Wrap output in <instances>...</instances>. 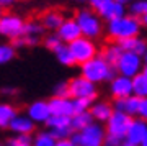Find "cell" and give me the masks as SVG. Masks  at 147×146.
Returning <instances> with one entry per match:
<instances>
[{"label":"cell","instance_id":"6da1fadb","mask_svg":"<svg viewBox=\"0 0 147 146\" xmlns=\"http://www.w3.org/2000/svg\"><path fill=\"white\" fill-rule=\"evenodd\" d=\"M80 76L96 85V84L110 82L116 76V69L111 64L106 63L100 54H96L90 61L80 64Z\"/></svg>","mask_w":147,"mask_h":146},{"label":"cell","instance_id":"7a4b0ae2","mask_svg":"<svg viewBox=\"0 0 147 146\" xmlns=\"http://www.w3.org/2000/svg\"><path fill=\"white\" fill-rule=\"evenodd\" d=\"M141 20L132 15H123L116 20L108 21L106 26V33L113 41H121V40H127V38L139 36L141 33Z\"/></svg>","mask_w":147,"mask_h":146},{"label":"cell","instance_id":"3957f363","mask_svg":"<svg viewBox=\"0 0 147 146\" xmlns=\"http://www.w3.org/2000/svg\"><path fill=\"white\" fill-rule=\"evenodd\" d=\"M74 20L77 21L82 36L90 38V40H96L98 36H101L103 23H101V18L96 15V12L88 10V8H82V10L75 13Z\"/></svg>","mask_w":147,"mask_h":146},{"label":"cell","instance_id":"277c9868","mask_svg":"<svg viewBox=\"0 0 147 146\" xmlns=\"http://www.w3.org/2000/svg\"><path fill=\"white\" fill-rule=\"evenodd\" d=\"M106 131L105 125L92 121L88 126H85L84 130L74 131L70 135V140L77 146H103Z\"/></svg>","mask_w":147,"mask_h":146},{"label":"cell","instance_id":"5b68a950","mask_svg":"<svg viewBox=\"0 0 147 146\" xmlns=\"http://www.w3.org/2000/svg\"><path fill=\"white\" fill-rule=\"evenodd\" d=\"M69 49L72 53L75 64H79V66L90 61L92 57L98 54V46H96L95 40H90V38H85V36H80L75 41L69 43Z\"/></svg>","mask_w":147,"mask_h":146},{"label":"cell","instance_id":"8992f818","mask_svg":"<svg viewBox=\"0 0 147 146\" xmlns=\"http://www.w3.org/2000/svg\"><path fill=\"white\" fill-rule=\"evenodd\" d=\"M142 68H144L142 56L134 54V53H127V51H123V54L118 59V63L115 64L116 74L129 77V79H132L134 76L142 72Z\"/></svg>","mask_w":147,"mask_h":146},{"label":"cell","instance_id":"52a82bcc","mask_svg":"<svg viewBox=\"0 0 147 146\" xmlns=\"http://www.w3.org/2000/svg\"><path fill=\"white\" fill-rule=\"evenodd\" d=\"M69 84V97L70 99H88L95 100L98 95V89L93 82L87 81L82 76H75L70 81H67Z\"/></svg>","mask_w":147,"mask_h":146},{"label":"cell","instance_id":"ba28073f","mask_svg":"<svg viewBox=\"0 0 147 146\" xmlns=\"http://www.w3.org/2000/svg\"><path fill=\"white\" fill-rule=\"evenodd\" d=\"M23 28H25V20L20 15L3 13L0 16V36L13 41L16 38L23 36Z\"/></svg>","mask_w":147,"mask_h":146},{"label":"cell","instance_id":"9c48e42d","mask_svg":"<svg viewBox=\"0 0 147 146\" xmlns=\"http://www.w3.org/2000/svg\"><path fill=\"white\" fill-rule=\"evenodd\" d=\"M131 117L126 113H121V112H113L111 117L108 118V121L105 123V131L106 135L115 136V138H121L124 140L126 136V131L129 128V123H131Z\"/></svg>","mask_w":147,"mask_h":146},{"label":"cell","instance_id":"30bf717a","mask_svg":"<svg viewBox=\"0 0 147 146\" xmlns=\"http://www.w3.org/2000/svg\"><path fill=\"white\" fill-rule=\"evenodd\" d=\"M47 131L57 140H67L74 131L70 128V117H61V115H51L46 121Z\"/></svg>","mask_w":147,"mask_h":146},{"label":"cell","instance_id":"8fae6325","mask_svg":"<svg viewBox=\"0 0 147 146\" xmlns=\"http://www.w3.org/2000/svg\"><path fill=\"white\" fill-rule=\"evenodd\" d=\"M26 115L30 117V120L34 125H46V121L49 120V117L53 113H51L47 100L38 99V100H33L26 107Z\"/></svg>","mask_w":147,"mask_h":146},{"label":"cell","instance_id":"7c38bea8","mask_svg":"<svg viewBox=\"0 0 147 146\" xmlns=\"http://www.w3.org/2000/svg\"><path fill=\"white\" fill-rule=\"evenodd\" d=\"M146 135H147V121H144L139 117H134L131 120V123H129L127 131H126L124 143L132 145V146H139Z\"/></svg>","mask_w":147,"mask_h":146},{"label":"cell","instance_id":"4fadbf2b","mask_svg":"<svg viewBox=\"0 0 147 146\" xmlns=\"http://www.w3.org/2000/svg\"><path fill=\"white\" fill-rule=\"evenodd\" d=\"M110 94L113 99H124L132 95V81L129 77L116 74L110 81Z\"/></svg>","mask_w":147,"mask_h":146},{"label":"cell","instance_id":"5bb4252c","mask_svg":"<svg viewBox=\"0 0 147 146\" xmlns=\"http://www.w3.org/2000/svg\"><path fill=\"white\" fill-rule=\"evenodd\" d=\"M56 35H57L59 40L62 43H65V44L75 41L77 38L82 36L79 25H77V21L74 20V18H65V20L62 21V25L56 30Z\"/></svg>","mask_w":147,"mask_h":146},{"label":"cell","instance_id":"9a60e30c","mask_svg":"<svg viewBox=\"0 0 147 146\" xmlns=\"http://www.w3.org/2000/svg\"><path fill=\"white\" fill-rule=\"evenodd\" d=\"M8 130L13 135H33L36 130V125L30 120L26 113H16V117L11 120Z\"/></svg>","mask_w":147,"mask_h":146},{"label":"cell","instance_id":"2e32d148","mask_svg":"<svg viewBox=\"0 0 147 146\" xmlns=\"http://www.w3.org/2000/svg\"><path fill=\"white\" fill-rule=\"evenodd\" d=\"M88 112H90V115H92L93 121L105 125L106 121H108V118L111 117V113L115 112V108H113V104H110V102L98 100V102H93V104L90 105Z\"/></svg>","mask_w":147,"mask_h":146},{"label":"cell","instance_id":"e0dca14e","mask_svg":"<svg viewBox=\"0 0 147 146\" xmlns=\"http://www.w3.org/2000/svg\"><path fill=\"white\" fill-rule=\"evenodd\" d=\"M51 113L53 115H61V117H72L74 115V107H72V99L70 97H51L47 100Z\"/></svg>","mask_w":147,"mask_h":146},{"label":"cell","instance_id":"ac0fdd59","mask_svg":"<svg viewBox=\"0 0 147 146\" xmlns=\"http://www.w3.org/2000/svg\"><path fill=\"white\" fill-rule=\"evenodd\" d=\"M139 104H141V99H137L134 95H129V97H124V99H115L113 108H115L116 112L126 113V115H129L131 118H134V117H137Z\"/></svg>","mask_w":147,"mask_h":146},{"label":"cell","instance_id":"d6986e66","mask_svg":"<svg viewBox=\"0 0 147 146\" xmlns=\"http://www.w3.org/2000/svg\"><path fill=\"white\" fill-rule=\"evenodd\" d=\"M96 15L100 16L101 20L111 21V20H116V18H119L123 15H126V7L118 3V2H115V0H111L103 8H100V10L96 12Z\"/></svg>","mask_w":147,"mask_h":146},{"label":"cell","instance_id":"ffe728a7","mask_svg":"<svg viewBox=\"0 0 147 146\" xmlns=\"http://www.w3.org/2000/svg\"><path fill=\"white\" fill-rule=\"evenodd\" d=\"M65 20V16L61 13L59 10H47L41 15V25L44 26V30H51L53 33H56L59 26L62 25V21Z\"/></svg>","mask_w":147,"mask_h":146},{"label":"cell","instance_id":"44dd1931","mask_svg":"<svg viewBox=\"0 0 147 146\" xmlns=\"http://www.w3.org/2000/svg\"><path fill=\"white\" fill-rule=\"evenodd\" d=\"M116 43L119 44V48L123 49V51L134 53V54H139V56H144V53L147 51V43L139 36L121 40V41H116Z\"/></svg>","mask_w":147,"mask_h":146},{"label":"cell","instance_id":"7402d4cb","mask_svg":"<svg viewBox=\"0 0 147 146\" xmlns=\"http://www.w3.org/2000/svg\"><path fill=\"white\" fill-rule=\"evenodd\" d=\"M18 110L10 102H0V130H8L11 120L16 117Z\"/></svg>","mask_w":147,"mask_h":146},{"label":"cell","instance_id":"603a6c76","mask_svg":"<svg viewBox=\"0 0 147 146\" xmlns=\"http://www.w3.org/2000/svg\"><path fill=\"white\" fill-rule=\"evenodd\" d=\"M132 81V95L137 99H147V77L142 72L131 79Z\"/></svg>","mask_w":147,"mask_h":146},{"label":"cell","instance_id":"cb8c5ba5","mask_svg":"<svg viewBox=\"0 0 147 146\" xmlns=\"http://www.w3.org/2000/svg\"><path fill=\"white\" fill-rule=\"evenodd\" d=\"M54 56H56V59H57V63L62 64V66H65V68L75 66L72 53H70V49H69V44H65V43H62V44L54 51Z\"/></svg>","mask_w":147,"mask_h":146},{"label":"cell","instance_id":"d4e9b609","mask_svg":"<svg viewBox=\"0 0 147 146\" xmlns=\"http://www.w3.org/2000/svg\"><path fill=\"white\" fill-rule=\"evenodd\" d=\"M44 26L41 25L39 20H28L25 21V28H23V36H31V38H39L44 36Z\"/></svg>","mask_w":147,"mask_h":146},{"label":"cell","instance_id":"484cf974","mask_svg":"<svg viewBox=\"0 0 147 146\" xmlns=\"http://www.w3.org/2000/svg\"><path fill=\"white\" fill-rule=\"evenodd\" d=\"M92 121H93V118H92L90 112L74 113L70 117V128H72V131H80V130H84L85 126H88Z\"/></svg>","mask_w":147,"mask_h":146},{"label":"cell","instance_id":"4316f807","mask_svg":"<svg viewBox=\"0 0 147 146\" xmlns=\"http://www.w3.org/2000/svg\"><path fill=\"white\" fill-rule=\"evenodd\" d=\"M121 54H123V49L119 48V44H118V43H113V44H108V46L103 49V53H101L100 56L103 57L108 64H111V66L115 68V64L118 63V59H119Z\"/></svg>","mask_w":147,"mask_h":146},{"label":"cell","instance_id":"83f0119b","mask_svg":"<svg viewBox=\"0 0 147 146\" xmlns=\"http://www.w3.org/2000/svg\"><path fill=\"white\" fill-rule=\"evenodd\" d=\"M31 146H54L56 145V138H54L47 130L36 131V135L31 136Z\"/></svg>","mask_w":147,"mask_h":146},{"label":"cell","instance_id":"f1b7e54d","mask_svg":"<svg viewBox=\"0 0 147 146\" xmlns=\"http://www.w3.org/2000/svg\"><path fill=\"white\" fill-rule=\"evenodd\" d=\"M16 56V49L11 43H0V66L10 64Z\"/></svg>","mask_w":147,"mask_h":146},{"label":"cell","instance_id":"f546056e","mask_svg":"<svg viewBox=\"0 0 147 146\" xmlns=\"http://www.w3.org/2000/svg\"><path fill=\"white\" fill-rule=\"evenodd\" d=\"M129 15L136 18H142L144 15H147V0H132L129 3Z\"/></svg>","mask_w":147,"mask_h":146},{"label":"cell","instance_id":"4dcf8cb0","mask_svg":"<svg viewBox=\"0 0 147 146\" xmlns=\"http://www.w3.org/2000/svg\"><path fill=\"white\" fill-rule=\"evenodd\" d=\"M33 135H13L7 140V146H31Z\"/></svg>","mask_w":147,"mask_h":146},{"label":"cell","instance_id":"1f68e13d","mask_svg":"<svg viewBox=\"0 0 147 146\" xmlns=\"http://www.w3.org/2000/svg\"><path fill=\"white\" fill-rule=\"evenodd\" d=\"M42 44H44V48L46 49H49V51H56L61 44H62V41L59 40V36L56 35V33H49L47 36H44V40H42Z\"/></svg>","mask_w":147,"mask_h":146},{"label":"cell","instance_id":"d6a6232c","mask_svg":"<svg viewBox=\"0 0 147 146\" xmlns=\"http://www.w3.org/2000/svg\"><path fill=\"white\" fill-rule=\"evenodd\" d=\"M95 100L88 99H72V107H74V113H82V112H88L90 105L93 104Z\"/></svg>","mask_w":147,"mask_h":146},{"label":"cell","instance_id":"836d02e7","mask_svg":"<svg viewBox=\"0 0 147 146\" xmlns=\"http://www.w3.org/2000/svg\"><path fill=\"white\" fill-rule=\"evenodd\" d=\"M53 97H69V84L67 81H59L53 87Z\"/></svg>","mask_w":147,"mask_h":146},{"label":"cell","instance_id":"e575fe53","mask_svg":"<svg viewBox=\"0 0 147 146\" xmlns=\"http://www.w3.org/2000/svg\"><path fill=\"white\" fill-rule=\"evenodd\" d=\"M123 143H124V140H121V138H115V136L106 135L103 146H123Z\"/></svg>","mask_w":147,"mask_h":146},{"label":"cell","instance_id":"d590c367","mask_svg":"<svg viewBox=\"0 0 147 146\" xmlns=\"http://www.w3.org/2000/svg\"><path fill=\"white\" fill-rule=\"evenodd\" d=\"M87 2H88V5H90V10L98 12L100 8H103L108 2H111V0H87Z\"/></svg>","mask_w":147,"mask_h":146},{"label":"cell","instance_id":"8d00e7d4","mask_svg":"<svg viewBox=\"0 0 147 146\" xmlns=\"http://www.w3.org/2000/svg\"><path fill=\"white\" fill-rule=\"evenodd\" d=\"M137 117L142 118L144 121H147V99H141L139 110H137Z\"/></svg>","mask_w":147,"mask_h":146},{"label":"cell","instance_id":"74e56055","mask_svg":"<svg viewBox=\"0 0 147 146\" xmlns=\"http://www.w3.org/2000/svg\"><path fill=\"white\" fill-rule=\"evenodd\" d=\"M0 94L5 95V97H13V95L16 94V89H15V87H11V85H7V87H2Z\"/></svg>","mask_w":147,"mask_h":146},{"label":"cell","instance_id":"f35d334b","mask_svg":"<svg viewBox=\"0 0 147 146\" xmlns=\"http://www.w3.org/2000/svg\"><path fill=\"white\" fill-rule=\"evenodd\" d=\"M54 146H77V145H75L70 138H67V140H57Z\"/></svg>","mask_w":147,"mask_h":146},{"label":"cell","instance_id":"ab89813d","mask_svg":"<svg viewBox=\"0 0 147 146\" xmlns=\"http://www.w3.org/2000/svg\"><path fill=\"white\" fill-rule=\"evenodd\" d=\"M15 2L16 0H0V8H2V10H3V8H8V7H11Z\"/></svg>","mask_w":147,"mask_h":146},{"label":"cell","instance_id":"60d3db41","mask_svg":"<svg viewBox=\"0 0 147 146\" xmlns=\"http://www.w3.org/2000/svg\"><path fill=\"white\" fill-rule=\"evenodd\" d=\"M115 2H118V3H121V5L126 7V3H131L132 0H115Z\"/></svg>","mask_w":147,"mask_h":146},{"label":"cell","instance_id":"b9f144b4","mask_svg":"<svg viewBox=\"0 0 147 146\" xmlns=\"http://www.w3.org/2000/svg\"><path fill=\"white\" fill-rule=\"evenodd\" d=\"M141 20V25H144V26H147V15H144L142 18H139Z\"/></svg>","mask_w":147,"mask_h":146},{"label":"cell","instance_id":"7bdbcfd3","mask_svg":"<svg viewBox=\"0 0 147 146\" xmlns=\"http://www.w3.org/2000/svg\"><path fill=\"white\" fill-rule=\"evenodd\" d=\"M139 146H147V135L144 136V140L141 141V145H139Z\"/></svg>","mask_w":147,"mask_h":146},{"label":"cell","instance_id":"ee69618b","mask_svg":"<svg viewBox=\"0 0 147 146\" xmlns=\"http://www.w3.org/2000/svg\"><path fill=\"white\" fill-rule=\"evenodd\" d=\"M142 61H144V66H147V51L144 53V56H142Z\"/></svg>","mask_w":147,"mask_h":146},{"label":"cell","instance_id":"f6af8a7d","mask_svg":"<svg viewBox=\"0 0 147 146\" xmlns=\"http://www.w3.org/2000/svg\"><path fill=\"white\" fill-rule=\"evenodd\" d=\"M142 74L147 77V66H144V68H142Z\"/></svg>","mask_w":147,"mask_h":146},{"label":"cell","instance_id":"bcb514c9","mask_svg":"<svg viewBox=\"0 0 147 146\" xmlns=\"http://www.w3.org/2000/svg\"><path fill=\"white\" fill-rule=\"evenodd\" d=\"M74 2H79V3H85L87 0H74Z\"/></svg>","mask_w":147,"mask_h":146},{"label":"cell","instance_id":"7dc6e473","mask_svg":"<svg viewBox=\"0 0 147 146\" xmlns=\"http://www.w3.org/2000/svg\"><path fill=\"white\" fill-rule=\"evenodd\" d=\"M123 146H132V145H127V143H123Z\"/></svg>","mask_w":147,"mask_h":146},{"label":"cell","instance_id":"c3c4849f","mask_svg":"<svg viewBox=\"0 0 147 146\" xmlns=\"http://www.w3.org/2000/svg\"><path fill=\"white\" fill-rule=\"evenodd\" d=\"M2 15H3V10H2V8H0V16H2Z\"/></svg>","mask_w":147,"mask_h":146},{"label":"cell","instance_id":"681fc988","mask_svg":"<svg viewBox=\"0 0 147 146\" xmlns=\"http://www.w3.org/2000/svg\"><path fill=\"white\" fill-rule=\"evenodd\" d=\"M0 146H7V145H5V143H0Z\"/></svg>","mask_w":147,"mask_h":146}]
</instances>
